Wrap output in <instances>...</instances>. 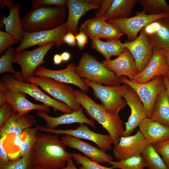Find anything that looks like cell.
I'll list each match as a JSON object with an SVG mask.
<instances>
[{
    "label": "cell",
    "instance_id": "9",
    "mask_svg": "<svg viewBox=\"0 0 169 169\" xmlns=\"http://www.w3.org/2000/svg\"><path fill=\"white\" fill-rule=\"evenodd\" d=\"M119 79L121 84H127L136 93L142 102L147 117L150 118L156 99L161 91L165 88L163 76H156L149 81L143 83L133 82L124 76L119 77Z\"/></svg>",
    "mask_w": 169,
    "mask_h": 169
},
{
    "label": "cell",
    "instance_id": "30",
    "mask_svg": "<svg viewBox=\"0 0 169 169\" xmlns=\"http://www.w3.org/2000/svg\"><path fill=\"white\" fill-rule=\"evenodd\" d=\"M144 11L150 15L169 13V5L165 0H138Z\"/></svg>",
    "mask_w": 169,
    "mask_h": 169
},
{
    "label": "cell",
    "instance_id": "31",
    "mask_svg": "<svg viewBox=\"0 0 169 169\" xmlns=\"http://www.w3.org/2000/svg\"><path fill=\"white\" fill-rule=\"evenodd\" d=\"M109 163L115 169H144L146 167V161L141 154L117 161H110Z\"/></svg>",
    "mask_w": 169,
    "mask_h": 169
},
{
    "label": "cell",
    "instance_id": "15",
    "mask_svg": "<svg viewBox=\"0 0 169 169\" xmlns=\"http://www.w3.org/2000/svg\"><path fill=\"white\" fill-rule=\"evenodd\" d=\"M149 144L139 130H137L133 135L121 136L113 148V153L118 160L125 159L141 154Z\"/></svg>",
    "mask_w": 169,
    "mask_h": 169
},
{
    "label": "cell",
    "instance_id": "49",
    "mask_svg": "<svg viewBox=\"0 0 169 169\" xmlns=\"http://www.w3.org/2000/svg\"><path fill=\"white\" fill-rule=\"evenodd\" d=\"M66 166L61 169H78L75 166L72 158L69 160L67 162Z\"/></svg>",
    "mask_w": 169,
    "mask_h": 169
},
{
    "label": "cell",
    "instance_id": "52",
    "mask_svg": "<svg viewBox=\"0 0 169 169\" xmlns=\"http://www.w3.org/2000/svg\"><path fill=\"white\" fill-rule=\"evenodd\" d=\"M13 4L12 0H0V8H2L6 6L8 7Z\"/></svg>",
    "mask_w": 169,
    "mask_h": 169
},
{
    "label": "cell",
    "instance_id": "33",
    "mask_svg": "<svg viewBox=\"0 0 169 169\" xmlns=\"http://www.w3.org/2000/svg\"><path fill=\"white\" fill-rule=\"evenodd\" d=\"M38 131L35 126L27 129L23 132L24 136L20 150V157L28 154L33 149Z\"/></svg>",
    "mask_w": 169,
    "mask_h": 169
},
{
    "label": "cell",
    "instance_id": "23",
    "mask_svg": "<svg viewBox=\"0 0 169 169\" xmlns=\"http://www.w3.org/2000/svg\"><path fill=\"white\" fill-rule=\"evenodd\" d=\"M5 92L6 102L11 106L14 111L26 114L33 110L47 113L50 110L49 107L43 104H36L29 101L26 97V94L23 92L8 88L5 86Z\"/></svg>",
    "mask_w": 169,
    "mask_h": 169
},
{
    "label": "cell",
    "instance_id": "18",
    "mask_svg": "<svg viewBox=\"0 0 169 169\" xmlns=\"http://www.w3.org/2000/svg\"><path fill=\"white\" fill-rule=\"evenodd\" d=\"M142 29L154 49L169 48V18L155 20Z\"/></svg>",
    "mask_w": 169,
    "mask_h": 169
},
{
    "label": "cell",
    "instance_id": "34",
    "mask_svg": "<svg viewBox=\"0 0 169 169\" xmlns=\"http://www.w3.org/2000/svg\"><path fill=\"white\" fill-rule=\"evenodd\" d=\"M33 149L28 154L14 160L0 161V169H32Z\"/></svg>",
    "mask_w": 169,
    "mask_h": 169
},
{
    "label": "cell",
    "instance_id": "56",
    "mask_svg": "<svg viewBox=\"0 0 169 169\" xmlns=\"http://www.w3.org/2000/svg\"><path fill=\"white\" fill-rule=\"evenodd\" d=\"M165 76L166 77L167 79L169 80V70Z\"/></svg>",
    "mask_w": 169,
    "mask_h": 169
},
{
    "label": "cell",
    "instance_id": "26",
    "mask_svg": "<svg viewBox=\"0 0 169 169\" xmlns=\"http://www.w3.org/2000/svg\"><path fill=\"white\" fill-rule=\"evenodd\" d=\"M21 7L20 5L18 3H13L8 7L9 14L7 17H2L1 22L5 25L7 33L17 40L21 42L23 37L24 30L19 16Z\"/></svg>",
    "mask_w": 169,
    "mask_h": 169
},
{
    "label": "cell",
    "instance_id": "7",
    "mask_svg": "<svg viewBox=\"0 0 169 169\" xmlns=\"http://www.w3.org/2000/svg\"><path fill=\"white\" fill-rule=\"evenodd\" d=\"M23 81L37 84L54 99L67 105L72 111L78 110L81 108L80 104L74 96V90L66 83L43 76H34Z\"/></svg>",
    "mask_w": 169,
    "mask_h": 169
},
{
    "label": "cell",
    "instance_id": "47",
    "mask_svg": "<svg viewBox=\"0 0 169 169\" xmlns=\"http://www.w3.org/2000/svg\"><path fill=\"white\" fill-rule=\"evenodd\" d=\"M4 141L3 139H0V161L2 162H6L9 160L4 145Z\"/></svg>",
    "mask_w": 169,
    "mask_h": 169
},
{
    "label": "cell",
    "instance_id": "28",
    "mask_svg": "<svg viewBox=\"0 0 169 169\" xmlns=\"http://www.w3.org/2000/svg\"><path fill=\"white\" fill-rule=\"evenodd\" d=\"M150 118L169 128V100L165 88L156 99Z\"/></svg>",
    "mask_w": 169,
    "mask_h": 169
},
{
    "label": "cell",
    "instance_id": "3",
    "mask_svg": "<svg viewBox=\"0 0 169 169\" xmlns=\"http://www.w3.org/2000/svg\"><path fill=\"white\" fill-rule=\"evenodd\" d=\"M65 8L40 6L33 7L21 20L23 29L32 33L52 29L64 24Z\"/></svg>",
    "mask_w": 169,
    "mask_h": 169
},
{
    "label": "cell",
    "instance_id": "13",
    "mask_svg": "<svg viewBox=\"0 0 169 169\" xmlns=\"http://www.w3.org/2000/svg\"><path fill=\"white\" fill-rule=\"evenodd\" d=\"M169 70L165 49H154L152 56L145 68L129 80L136 83H145L156 76H166Z\"/></svg>",
    "mask_w": 169,
    "mask_h": 169
},
{
    "label": "cell",
    "instance_id": "24",
    "mask_svg": "<svg viewBox=\"0 0 169 169\" xmlns=\"http://www.w3.org/2000/svg\"><path fill=\"white\" fill-rule=\"evenodd\" d=\"M138 127L145 139L153 145L169 139V128L150 118L144 119Z\"/></svg>",
    "mask_w": 169,
    "mask_h": 169
},
{
    "label": "cell",
    "instance_id": "1",
    "mask_svg": "<svg viewBox=\"0 0 169 169\" xmlns=\"http://www.w3.org/2000/svg\"><path fill=\"white\" fill-rule=\"evenodd\" d=\"M66 146L58 135L38 132L33 148V166L46 169H60L72 158L71 153L66 151Z\"/></svg>",
    "mask_w": 169,
    "mask_h": 169
},
{
    "label": "cell",
    "instance_id": "29",
    "mask_svg": "<svg viewBox=\"0 0 169 169\" xmlns=\"http://www.w3.org/2000/svg\"><path fill=\"white\" fill-rule=\"evenodd\" d=\"M141 154L148 169H169L152 144H148Z\"/></svg>",
    "mask_w": 169,
    "mask_h": 169
},
{
    "label": "cell",
    "instance_id": "48",
    "mask_svg": "<svg viewBox=\"0 0 169 169\" xmlns=\"http://www.w3.org/2000/svg\"><path fill=\"white\" fill-rule=\"evenodd\" d=\"M6 102L5 86L2 81L0 80V106Z\"/></svg>",
    "mask_w": 169,
    "mask_h": 169
},
{
    "label": "cell",
    "instance_id": "10",
    "mask_svg": "<svg viewBox=\"0 0 169 169\" xmlns=\"http://www.w3.org/2000/svg\"><path fill=\"white\" fill-rule=\"evenodd\" d=\"M67 32L65 23L49 30L32 33L24 31L23 39L20 44L15 49V52L22 51L34 46H40L52 42L55 43V46L58 48L64 44L63 37Z\"/></svg>",
    "mask_w": 169,
    "mask_h": 169
},
{
    "label": "cell",
    "instance_id": "43",
    "mask_svg": "<svg viewBox=\"0 0 169 169\" xmlns=\"http://www.w3.org/2000/svg\"><path fill=\"white\" fill-rule=\"evenodd\" d=\"M14 111L12 107L6 102L0 107V127L8 119Z\"/></svg>",
    "mask_w": 169,
    "mask_h": 169
},
{
    "label": "cell",
    "instance_id": "14",
    "mask_svg": "<svg viewBox=\"0 0 169 169\" xmlns=\"http://www.w3.org/2000/svg\"><path fill=\"white\" fill-rule=\"evenodd\" d=\"M123 97L131 110V115L125 123V130L121 136L126 137L130 136L147 116L141 100L131 88L128 86Z\"/></svg>",
    "mask_w": 169,
    "mask_h": 169
},
{
    "label": "cell",
    "instance_id": "17",
    "mask_svg": "<svg viewBox=\"0 0 169 169\" xmlns=\"http://www.w3.org/2000/svg\"><path fill=\"white\" fill-rule=\"evenodd\" d=\"M75 63L68 64L67 67L60 70H53L40 66L36 69L35 76H43L50 77L66 84H72L79 87L86 93L88 91L89 86L76 73Z\"/></svg>",
    "mask_w": 169,
    "mask_h": 169
},
{
    "label": "cell",
    "instance_id": "46",
    "mask_svg": "<svg viewBox=\"0 0 169 169\" xmlns=\"http://www.w3.org/2000/svg\"><path fill=\"white\" fill-rule=\"evenodd\" d=\"M63 40L64 43L69 46H73L77 44L75 36L71 32H67L64 36Z\"/></svg>",
    "mask_w": 169,
    "mask_h": 169
},
{
    "label": "cell",
    "instance_id": "51",
    "mask_svg": "<svg viewBox=\"0 0 169 169\" xmlns=\"http://www.w3.org/2000/svg\"><path fill=\"white\" fill-rule=\"evenodd\" d=\"M62 61H67L69 60L70 58V54L68 52H64L60 54Z\"/></svg>",
    "mask_w": 169,
    "mask_h": 169
},
{
    "label": "cell",
    "instance_id": "4",
    "mask_svg": "<svg viewBox=\"0 0 169 169\" xmlns=\"http://www.w3.org/2000/svg\"><path fill=\"white\" fill-rule=\"evenodd\" d=\"M76 74L95 83L107 86L120 85L119 77L106 67L94 56L85 52L75 68Z\"/></svg>",
    "mask_w": 169,
    "mask_h": 169
},
{
    "label": "cell",
    "instance_id": "6",
    "mask_svg": "<svg viewBox=\"0 0 169 169\" xmlns=\"http://www.w3.org/2000/svg\"><path fill=\"white\" fill-rule=\"evenodd\" d=\"M1 79L6 88L28 94L43 104L52 107L54 111H59L64 114L72 112L67 105L45 94L39 89V86L35 84L18 80L10 74L3 75Z\"/></svg>",
    "mask_w": 169,
    "mask_h": 169
},
{
    "label": "cell",
    "instance_id": "37",
    "mask_svg": "<svg viewBox=\"0 0 169 169\" xmlns=\"http://www.w3.org/2000/svg\"><path fill=\"white\" fill-rule=\"evenodd\" d=\"M71 154L76 164L81 165V166L79 167V169H116L111 167H109L102 166L80 154L71 153Z\"/></svg>",
    "mask_w": 169,
    "mask_h": 169
},
{
    "label": "cell",
    "instance_id": "36",
    "mask_svg": "<svg viewBox=\"0 0 169 169\" xmlns=\"http://www.w3.org/2000/svg\"><path fill=\"white\" fill-rule=\"evenodd\" d=\"M15 49L13 47L9 48L0 58V74L9 72L12 74L16 72L13 69L12 64L13 58L15 53Z\"/></svg>",
    "mask_w": 169,
    "mask_h": 169
},
{
    "label": "cell",
    "instance_id": "8",
    "mask_svg": "<svg viewBox=\"0 0 169 169\" xmlns=\"http://www.w3.org/2000/svg\"><path fill=\"white\" fill-rule=\"evenodd\" d=\"M82 79L89 87L93 89L95 96L100 100L108 111H120L127 105L123 97L128 87L127 84L107 86L84 78Z\"/></svg>",
    "mask_w": 169,
    "mask_h": 169
},
{
    "label": "cell",
    "instance_id": "39",
    "mask_svg": "<svg viewBox=\"0 0 169 169\" xmlns=\"http://www.w3.org/2000/svg\"><path fill=\"white\" fill-rule=\"evenodd\" d=\"M19 41L6 32L0 31V54L5 52L11 45L17 44Z\"/></svg>",
    "mask_w": 169,
    "mask_h": 169
},
{
    "label": "cell",
    "instance_id": "2",
    "mask_svg": "<svg viewBox=\"0 0 169 169\" xmlns=\"http://www.w3.org/2000/svg\"><path fill=\"white\" fill-rule=\"evenodd\" d=\"M74 95L89 115L107 131L114 145L117 144L124 131L119 111H108L103 105L97 103L82 91L74 90Z\"/></svg>",
    "mask_w": 169,
    "mask_h": 169
},
{
    "label": "cell",
    "instance_id": "45",
    "mask_svg": "<svg viewBox=\"0 0 169 169\" xmlns=\"http://www.w3.org/2000/svg\"><path fill=\"white\" fill-rule=\"evenodd\" d=\"M113 0H102L100 7L96 15V17L99 18H102L108 9Z\"/></svg>",
    "mask_w": 169,
    "mask_h": 169
},
{
    "label": "cell",
    "instance_id": "42",
    "mask_svg": "<svg viewBox=\"0 0 169 169\" xmlns=\"http://www.w3.org/2000/svg\"><path fill=\"white\" fill-rule=\"evenodd\" d=\"M91 47L96 49L102 54L105 60L110 59L108 52L107 45L105 42L102 41L99 38H95L91 39Z\"/></svg>",
    "mask_w": 169,
    "mask_h": 169
},
{
    "label": "cell",
    "instance_id": "40",
    "mask_svg": "<svg viewBox=\"0 0 169 169\" xmlns=\"http://www.w3.org/2000/svg\"><path fill=\"white\" fill-rule=\"evenodd\" d=\"M108 54L110 58L111 56H118L126 49L123 43L119 40L115 41L108 40L105 42Z\"/></svg>",
    "mask_w": 169,
    "mask_h": 169
},
{
    "label": "cell",
    "instance_id": "20",
    "mask_svg": "<svg viewBox=\"0 0 169 169\" xmlns=\"http://www.w3.org/2000/svg\"><path fill=\"white\" fill-rule=\"evenodd\" d=\"M35 117L29 113L23 114L13 111L8 119L0 127V139L5 141L11 134L21 136L27 129L34 127Z\"/></svg>",
    "mask_w": 169,
    "mask_h": 169
},
{
    "label": "cell",
    "instance_id": "12",
    "mask_svg": "<svg viewBox=\"0 0 169 169\" xmlns=\"http://www.w3.org/2000/svg\"><path fill=\"white\" fill-rule=\"evenodd\" d=\"M38 131L57 135L64 134L76 137L79 139H86L95 143L102 150L106 152L112 148L113 141L109 135L102 134L91 131L84 124H81L75 129L57 130L46 128L39 125H36Z\"/></svg>",
    "mask_w": 169,
    "mask_h": 169
},
{
    "label": "cell",
    "instance_id": "11",
    "mask_svg": "<svg viewBox=\"0 0 169 169\" xmlns=\"http://www.w3.org/2000/svg\"><path fill=\"white\" fill-rule=\"evenodd\" d=\"M136 14L128 18L108 20L107 22L119 28L126 35L128 41L131 42L136 39L140 31L151 23L161 18H169V13L150 15L143 11H136Z\"/></svg>",
    "mask_w": 169,
    "mask_h": 169
},
{
    "label": "cell",
    "instance_id": "22",
    "mask_svg": "<svg viewBox=\"0 0 169 169\" xmlns=\"http://www.w3.org/2000/svg\"><path fill=\"white\" fill-rule=\"evenodd\" d=\"M83 108L81 107L78 110L73 111L69 113H64L56 117L51 116L43 111L38 110L36 114L38 117L45 120L46 123L45 127L49 129H55L60 125L74 123L87 124L95 128V122L86 117L83 113Z\"/></svg>",
    "mask_w": 169,
    "mask_h": 169
},
{
    "label": "cell",
    "instance_id": "19",
    "mask_svg": "<svg viewBox=\"0 0 169 169\" xmlns=\"http://www.w3.org/2000/svg\"><path fill=\"white\" fill-rule=\"evenodd\" d=\"M61 139L66 146L81 151L94 161L99 163H109L110 161H113L112 156L80 139L65 135Z\"/></svg>",
    "mask_w": 169,
    "mask_h": 169
},
{
    "label": "cell",
    "instance_id": "27",
    "mask_svg": "<svg viewBox=\"0 0 169 169\" xmlns=\"http://www.w3.org/2000/svg\"><path fill=\"white\" fill-rule=\"evenodd\" d=\"M137 3L138 0H113L102 18L106 21L129 18Z\"/></svg>",
    "mask_w": 169,
    "mask_h": 169
},
{
    "label": "cell",
    "instance_id": "38",
    "mask_svg": "<svg viewBox=\"0 0 169 169\" xmlns=\"http://www.w3.org/2000/svg\"><path fill=\"white\" fill-rule=\"evenodd\" d=\"M157 152L160 155L169 169V139L153 145Z\"/></svg>",
    "mask_w": 169,
    "mask_h": 169
},
{
    "label": "cell",
    "instance_id": "16",
    "mask_svg": "<svg viewBox=\"0 0 169 169\" xmlns=\"http://www.w3.org/2000/svg\"><path fill=\"white\" fill-rule=\"evenodd\" d=\"M123 44L131 53L135 60L138 72H140L150 60L154 49L146 33L142 29L136 39L131 42L125 41Z\"/></svg>",
    "mask_w": 169,
    "mask_h": 169
},
{
    "label": "cell",
    "instance_id": "55",
    "mask_svg": "<svg viewBox=\"0 0 169 169\" xmlns=\"http://www.w3.org/2000/svg\"><path fill=\"white\" fill-rule=\"evenodd\" d=\"M32 169H46L43 168H41L37 166H33Z\"/></svg>",
    "mask_w": 169,
    "mask_h": 169
},
{
    "label": "cell",
    "instance_id": "35",
    "mask_svg": "<svg viewBox=\"0 0 169 169\" xmlns=\"http://www.w3.org/2000/svg\"><path fill=\"white\" fill-rule=\"evenodd\" d=\"M124 33L115 24L104 22L103 28L99 38H103L108 40L119 41Z\"/></svg>",
    "mask_w": 169,
    "mask_h": 169
},
{
    "label": "cell",
    "instance_id": "5",
    "mask_svg": "<svg viewBox=\"0 0 169 169\" xmlns=\"http://www.w3.org/2000/svg\"><path fill=\"white\" fill-rule=\"evenodd\" d=\"M54 42L48 43L30 51L24 50L15 52L13 58V63L19 65L20 72L12 74L16 79L24 81L34 76L36 69L45 63L44 58L49 50L54 45Z\"/></svg>",
    "mask_w": 169,
    "mask_h": 169
},
{
    "label": "cell",
    "instance_id": "21",
    "mask_svg": "<svg viewBox=\"0 0 169 169\" xmlns=\"http://www.w3.org/2000/svg\"><path fill=\"white\" fill-rule=\"evenodd\" d=\"M102 63L119 77L124 76L131 79L138 73L135 60L130 51L126 48L117 58L105 60Z\"/></svg>",
    "mask_w": 169,
    "mask_h": 169
},
{
    "label": "cell",
    "instance_id": "54",
    "mask_svg": "<svg viewBox=\"0 0 169 169\" xmlns=\"http://www.w3.org/2000/svg\"><path fill=\"white\" fill-rule=\"evenodd\" d=\"M166 60L167 65L169 68V48L165 49Z\"/></svg>",
    "mask_w": 169,
    "mask_h": 169
},
{
    "label": "cell",
    "instance_id": "25",
    "mask_svg": "<svg viewBox=\"0 0 169 169\" xmlns=\"http://www.w3.org/2000/svg\"><path fill=\"white\" fill-rule=\"evenodd\" d=\"M67 2L68 16L65 25L68 32L76 35L80 18L88 11L100 8V6L89 4L85 0H67Z\"/></svg>",
    "mask_w": 169,
    "mask_h": 169
},
{
    "label": "cell",
    "instance_id": "44",
    "mask_svg": "<svg viewBox=\"0 0 169 169\" xmlns=\"http://www.w3.org/2000/svg\"><path fill=\"white\" fill-rule=\"evenodd\" d=\"M75 36L77 46L80 49H83L88 43V36L81 30Z\"/></svg>",
    "mask_w": 169,
    "mask_h": 169
},
{
    "label": "cell",
    "instance_id": "32",
    "mask_svg": "<svg viewBox=\"0 0 169 169\" xmlns=\"http://www.w3.org/2000/svg\"><path fill=\"white\" fill-rule=\"evenodd\" d=\"M105 21L102 18L95 16L85 21L81 26L80 30L91 39L99 38Z\"/></svg>",
    "mask_w": 169,
    "mask_h": 169
},
{
    "label": "cell",
    "instance_id": "50",
    "mask_svg": "<svg viewBox=\"0 0 169 169\" xmlns=\"http://www.w3.org/2000/svg\"><path fill=\"white\" fill-rule=\"evenodd\" d=\"M53 64L58 65L61 64L62 61L60 55L56 54L53 56Z\"/></svg>",
    "mask_w": 169,
    "mask_h": 169
},
{
    "label": "cell",
    "instance_id": "41",
    "mask_svg": "<svg viewBox=\"0 0 169 169\" xmlns=\"http://www.w3.org/2000/svg\"><path fill=\"white\" fill-rule=\"evenodd\" d=\"M33 7L40 6L56 7L65 8L68 7L67 0H33L31 2Z\"/></svg>",
    "mask_w": 169,
    "mask_h": 169
},
{
    "label": "cell",
    "instance_id": "53",
    "mask_svg": "<svg viewBox=\"0 0 169 169\" xmlns=\"http://www.w3.org/2000/svg\"><path fill=\"white\" fill-rule=\"evenodd\" d=\"M163 80L169 100V80L167 79L165 76H163Z\"/></svg>",
    "mask_w": 169,
    "mask_h": 169
}]
</instances>
